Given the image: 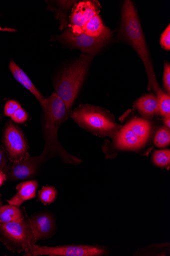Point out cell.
<instances>
[{
    "label": "cell",
    "instance_id": "6da1fadb",
    "mask_svg": "<svg viewBox=\"0 0 170 256\" xmlns=\"http://www.w3.org/2000/svg\"><path fill=\"white\" fill-rule=\"evenodd\" d=\"M42 109L44 112L43 133L45 148L39 156L41 164L51 157L59 156L66 164L77 166L82 160L68 154L58 141V130L69 116L63 100L55 92L45 99Z\"/></svg>",
    "mask_w": 170,
    "mask_h": 256
},
{
    "label": "cell",
    "instance_id": "7a4b0ae2",
    "mask_svg": "<svg viewBox=\"0 0 170 256\" xmlns=\"http://www.w3.org/2000/svg\"><path fill=\"white\" fill-rule=\"evenodd\" d=\"M118 38L129 44L136 52L147 71L148 88L150 90L153 89L157 93L161 88L157 80L139 17L133 3L128 0L125 2L123 6Z\"/></svg>",
    "mask_w": 170,
    "mask_h": 256
},
{
    "label": "cell",
    "instance_id": "3957f363",
    "mask_svg": "<svg viewBox=\"0 0 170 256\" xmlns=\"http://www.w3.org/2000/svg\"><path fill=\"white\" fill-rule=\"evenodd\" d=\"M69 116L80 127L100 137L113 138L123 128L110 112L90 104L80 105Z\"/></svg>",
    "mask_w": 170,
    "mask_h": 256
},
{
    "label": "cell",
    "instance_id": "277c9868",
    "mask_svg": "<svg viewBox=\"0 0 170 256\" xmlns=\"http://www.w3.org/2000/svg\"><path fill=\"white\" fill-rule=\"evenodd\" d=\"M94 56L81 54L66 67L54 84L55 92L64 102L69 113L83 84Z\"/></svg>",
    "mask_w": 170,
    "mask_h": 256
},
{
    "label": "cell",
    "instance_id": "5b68a950",
    "mask_svg": "<svg viewBox=\"0 0 170 256\" xmlns=\"http://www.w3.org/2000/svg\"><path fill=\"white\" fill-rule=\"evenodd\" d=\"M0 234L8 246L16 252L25 250L35 244L36 240L31 226L29 218H22L8 222H0Z\"/></svg>",
    "mask_w": 170,
    "mask_h": 256
},
{
    "label": "cell",
    "instance_id": "8992f818",
    "mask_svg": "<svg viewBox=\"0 0 170 256\" xmlns=\"http://www.w3.org/2000/svg\"><path fill=\"white\" fill-rule=\"evenodd\" d=\"M113 36L112 32L107 27L99 37H91L84 34L75 35L70 29H66L56 40L73 48L80 50L85 53L95 56L98 54L109 42Z\"/></svg>",
    "mask_w": 170,
    "mask_h": 256
},
{
    "label": "cell",
    "instance_id": "52a82bcc",
    "mask_svg": "<svg viewBox=\"0 0 170 256\" xmlns=\"http://www.w3.org/2000/svg\"><path fill=\"white\" fill-rule=\"evenodd\" d=\"M4 150L10 162H17L30 156L29 146L21 130L12 122H8L2 136Z\"/></svg>",
    "mask_w": 170,
    "mask_h": 256
},
{
    "label": "cell",
    "instance_id": "ba28073f",
    "mask_svg": "<svg viewBox=\"0 0 170 256\" xmlns=\"http://www.w3.org/2000/svg\"><path fill=\"white\" fill-rule=\"evenodd\" d=\"M25 251V256H100L107 254V250L102 248L75 245L48 247L34 244Z\"/></svg>",
    "mask_w": 170,
    "mask_h": 256
},
{
    "label": "cell",
    "instance_id": "9c48e42d",
    "mask_svg": "<svg viewBox=\"0 0 170 256\" xmlns=\"http://www.w3.org/2000/svg\"><path fill=\"white\" fill-rule=\"evenodd\" d=\"M101 6L98 2H83L73 8L70 16V31L75 35L83 34V29L88 20L99 14Z\"/></svg>",
    "mask_w": 170,
    "mask_h": 256
},
{
    "label": "cell",
    "instance_id": "30bf717a",
    "mask_svg": "<svg viewBox=\"0 0 170 256\" xmlns=\"http://www.w3.org/2000/svg\"><path fill=\"white\" fill-rule=\"evenodd\" d=\"M40 165L39 156H29L19 161L10 162L4 168V174L11 180H25L35 175Z\"/></svg>",
    "mask_w": 170,
    "mask_h": 256
},
{
    "label": "cell",
    "instance_id": "8fae6325",
    "mask_svg": "<svg viewBox=\"0 0 170 256\" xmlns=\"http://www.w3.org/2000/svg\"><path fill=\"white\" fill-rule=\"evenodd\" d=\"M30 219L34 236L37 241L51 238L55 232L53 217L48 214L32 216Z\"/></svg>",
    "mask_w": 170,
    "mask_h": 256
},
{
    "label": "cell",
    "instance_id": "7c38bea8",
    "mask_svg": "<svg viewBox=\"0 0 170 256\" xmlns=\"http://www.w3.org/2000/svg\"><path fill=\"white\" fill-rule=\"evenodd\" d=\"M113 138L112 146L114 148L119 150L136 151L142 148L147 144L126 125L120 130Z\"/></svg>",
    "mask_w": 170,
    "mask_h": 256
},
{
    "label": "cell",
    "instance_id": "4fadbf2b",
    "mask_svg": "<svg viewBox=\"0 0 170 256\" xmlns=\"http://www.w3.org/2000/svg\"><path fill=\"white\" fill-rule=\"evenodd\" d=\"M38 185L36 180L27 181L18 184L16 187L17 193L8 200L9 204L19 206L24 202L35 198Z\"/></svg>",
    "mask_w": 170,
    "mask_h": 256
},
{
    "label": "cell",
    "instance_id": "5bb4252c",
    "mask_svg": "<svg viewBox=\"0 0 170 256\" xmlns=\"http://www.w3.org/2000/svg\"><path fill=\"white\" fill-rule=\"evenodd\" d=\"M9 68L15 80L29 90L35 96L40 103L41 106L43 107L45 98L37 89L28 76L22 70L13 60L10 62Z\"/></svg>",
    "mask_w": 170,
    "mask_h": 256
},
{
    "label": "cell",
    "instance_id": "9a60e30c",
    "mask_svg": "<svg viewBox=\"0 0 170 256\" xmlns=\"http://www.w3.org/2000/svg\"><path fill=\"white\" fill-rule=\"evenodd\" d=\"M139 113L147 118H152L159 114L157 97L154 94L143 96L138 99L133 104Z\"/></svg>",
    "mask_w": 170,
    "mask_h": 256
},
{
    "label": "cell",
    "instance_id": "2e32d148",
    "mask_svg": "<svg viewBox=\"0 0 170 256\" xmlns=\"http://www.w3.org/2000/svg\"><path fill=\"white\" fill-rule=\"evenodd\" d=\"M126 126L143 141L147 143L153 130L152 124L150 121L142 118H134Z\"/></svg>",
    "mask_w": 170,
    "mask_h": 256
},
{
    "label": "cell",
    "instance_id": "e0dca14e",
    "mask_svg": "<svg viewBox=\"0 0 170 256\" xmlns=\"http://www.w3.org/2000/svg\"><path fill=\"white\" fill-rule=\"evenodd\" d=\"M106 28L99 14H96L86 23L83 29V34L91 37H99Z\"/></svg>",
    "mask_w": 170,
    "mask_h": 256
},
{
    "label": "cell",
    "instance_id": "ac0fdd59",
    "mask_svg": "<svg viewBox=\"0 0 170 256\" xmlns=\"http://www.w3.org/2000/svg\"><path fill=\"white\" fill-rule=\"evenodd\" d=\"M23 217L18 206L9 204L0 207V222H8L19 220Z\"/></svg>",
    "mask_w": 170,
    "mask_h": 256
},
{
    "label": "cell",
    "instance_id": "d6986e66",
    "mask_svg": "<svg viewBox=\"0 0 170 256\" xmlns=\"http://www.w3.org/2000/svg\"><path fill=\"white\" fill-rule=\"evenodd\" d=\"M159 105V114L162 118L170 115V96L160 88L156 93Z\"/></svg>",
    "mask_w": 170,
    "mask_h": 256
},
{
    "label": "cell",
    "instance_id": "ffe728a7",
    "mask_svg": "<svg viewBox=\"0 0 170 256\" xmlns=\"http://www.w3.org/2000/svg\"><path fill=\"white\" fill-rule=\"evenodd\" d=\"M153 141L155 145L160 148H166L170 144V131L165 126L160 128L155 133Z\"/></svg>",
    "mask_w": 170,
    "mask_h": 256
},
{
    "label": "cell",
    "instance_id": "44dd1931",
    "mask_svg": "<svg viewBox=\"0 0 170 256\" xmlns=\"http://www.w3.org/2000/svg\"><path fill=\"white\" fill-rule=\"evenodd\" d=\"M38 198L44 204H49L56 200L57 190L52 186H44L38 194Z\"/></svg>",
    "mask_w": 170,
    "mask_h": 256
},
{
    "label": "cell",
    "instance_id": "7402d4cb",
    "mask_svg": "<svg viewBox=\"0 0 170 256\" xmlns=\"http://www.w3.org/2000/svg\"><path fill=\"white\" fill-rule=\"evenodd\" d=\"M153 162L158 167L166 168L170 166V150H169L156 151L153 155Z\"/></svg>",
    "mask_w": 170,
    "mask_h": 256
},
{
    "label": "cell",
    "instance_id": "603a6c76",
    "mask_svg": "<svg viewBox=\"0 0 170 256\" xmlns=\"http://www.w3.org/2000/svg\"><path fill=\"white\" fill-rule=\"evenodd\" d=\"M13 122L17 124H22L26 122L28 118L26 112L20 108L13 114L11 117Z\"/></svg>",
    "mask_w": 170,
    "mask_h": 256
},
{
    "label": "cell",
    "instance_id": "cb8c5ba5",
    "mask_svg": "<svg viewBox=\"0 0 170 256\" xmlns=\"http://www.w3.org/2000/svg\"><path fill=\"white\" fill-rule=\"evenodd\" d=\"M163 80L166 92L170 96V64L169 62L165 64Z\"/></svg>",
    "mask_w": 170,
    "mask_h": 256
},
{
    "label": "cell",
    "instance_id": "d4e9b609",
    "mask_svg": "<svg viewBox=\"0 0 170 256\" xmlns=\"http://www.w3.org/2000/svg\"><path fill=\"white\" fill-rule=\"evenodd\" d=\"M160 44L162 48L167 51L170 50V25L169 24L160 38Z\"/></svg>",
    "mask_w": 170,
    "mask_h": 256
},
{
    "label": "cell",
    "instance_id": "484cf974",
    "mask_svg": "<svg viewBox=\"0 0 170 256\" xmlns=\"http://www.w3.org/2000/svg\"><path fill=\"white\" fill-rule=\"evenodd\" d=\"M21 108L20 105L16 102L9 100L7 102L4 108V114L7 117H11L13 114L18 108Z\"/></svg>",
    "mask_w": 170,
    "mask_h": 256
},
{
    "label": "cell",
    "instance_id": "4316f807",
    "mask_svg": "<svg viewBox=\"0 0 170 256\" xmlns=\"http://www.w3.org/2000/svg\"><path fill=\"white\" fill-rule=\"evenodd\" d=\"M8 161V158L4 150L0 147V171L4 169Z\"/></svg>",
    "mask_w": 170,
    "mask_h": 256
},
{
    "label": "cell",
    "instance_id": "83f0119b",
    "mask_svg": "<svg viewBox=\"0 0 170 256\" xmlns=\"http://www.w3.org/2000/svg\"><path fill=\"white\" fill-rule=\"evenodd\" d=\"M163 118V123L165 124V126L168 129H170V115L165 116Z\"/></svg>",
    "mask_w": 170,
    "mask_h": 256
},
{
    "label": "cell",
    "instance_id": "f1b7e54d",
    "mask_svg": "<svg viewBox=\"0 0 170 256\" xmlns=\"http://www.w3.org/2000/svg\"><path fill=\"white\" fill-rule=\"evenodd\" d=\"M6 176L4 172L0 171V187L4 184L6 180Z\"/></svg>",
    "mask_w": 170,
    "mask_h": 256
},
{
    "label": "cell",
    "instance_id": "f546056e",
    "mask_svg": "<svg viewBox=\"0 0 170 256\" xmlns=\"http://www.w3.org/2000/svg\"><path fill=\"white\" fill-rule=\"evenodd\" d=\"M0 30H3V31L7 30V31H11V32L13 31L12 30H9V29H8H8L4 30V29H2L1 28H0Z\"/></svg>",
    "mask_w": 170,
    "mask_h": 256
},
{
    "label": "cell",
    "instance_id": "4dcf8cb0",
    "mask_svg": "<svg viewBox=\"0 0 170 256\" xmlns=\"http://www.w3.org/2000/svg\"><path fill=\"white\" fill-rule=\"evenodd\" d=\"M0 206H1V202H0Z\"/></svg>",
    "mask_w": 170,
    "mask_h": 256
}]
</instances>
